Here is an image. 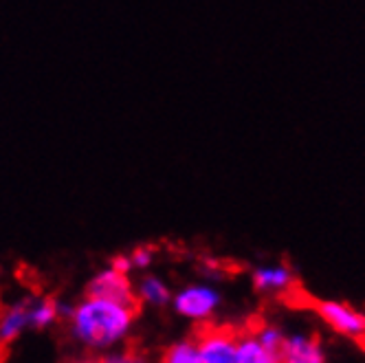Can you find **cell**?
Segmentation results:
<instances>
[{"label":"cell","instance_id":"obj_1","mask_svg":"<svg viewBox=\"0 0 365 363\" xmlns=\"http://www.w3.org/2000/svg\"><path fill=\"white\" fill-rule=\"evenodd\" d=\"M68 319L71 332L77 342L93 350H108L119 346L133 330L137 304L86 295L71 308Z\"/></svg>","mask_w":365,"mask_h":363},{"label":"cell","instance_id":"obj_2","mask_svg":"<svg viewBox=\"0 0 365 363\" xmlns=\"http://www.w3.org/2000/svg\"><path fill=\"white\" fill-rule=\"evenodd\" d=\"M315 313L336 334L348 337L352 342H365V313L348 302L319 300L315 302Z\"/></svg>","mask_w":365,"mask_h":363},{"label":"cell","instance_id":"obj_3","mask_svg":"<svg viewBox=\"0 0 365 363\" xmlns=\"http://www.w3.org/2000/svg\"><path fill=\"white\" fill-rule=\"evenodd\" d=\"M174 310L185 319L192 322H207L212 319L220 306V293L212 284H190L172 295Z\"/></svg>","mask_w":365,"mask_h":363},{"label":"cell","instance_id":"obj_4","mask_svg":"<svg viewBox=\"0 0 365 363\" xmlns=\"http://www.w3.org/2000/svg\"><path fill=\"white\" fill-rule=\"evenodd\" d=\"M240 332L229 326H207L198 332L196 346L200 363H238Z\"/></svg>","mask_w":365,"mask_h":363},{"label":"cell","instance_id":"obj_5","mask_svg":"<svg viewBox=\"0 0 365 363\" xmlns=\"http://www.w3.org/2000/svg\"><path fill=\"white\" fill-rule=\"evenodd\" d=\"M88 295L106 297V300H115V302H125V304H137L135 284L130 282V273H125L113 265L108 269L99 271L91 280Z\"/></svg>","mask_w":365,"mask_h":363},{"label":"cell","instance_id":"obj_6","mask_svg":"<svg viewBox=\"0 0 365 363\" xmlns=\"http://www.w3.org/2000/svg\"><path fill=\"white\" fill-rule=\"evenodd\" d=\"M279 363H328L322 342L315 334H286L279 350Z\"/></svg>","mask_w":365,"mask_h":363},{"label":"cell","instance_id":"obj_7","mask_svg":"<svg viewBox=\"0 0 365 363\" xmlns=\"http://www.w3.org/2000/svg\"><path fill=\"white\" fill-rule=\"evenodd\" d=\"M251 284L259 293H275V295L289 293L291 289H295V273L286 265L257 267L251 273Z\"/></svg>","mask_w":365,"mask_h":363},{"label":"cell","instance_id":"obj_8","mask_svg":"<svg viewBox=\"0 0 365 363\" xmlns=\"http://www.w3.org/2000/svg\"><path fill=\"white\" fill-rule=\"evenodd\" d=\"M27 328H34L31 300H22V302L9 306L5 313L0 315V344L7 346V344L16 342Z\"/></svg>","mask_w":365,"mask_h":363},{"label":"cell","instance_id":"obj_9","mask_svg":"<svg viewBox=\"0 0 365 363\" xmlns=\"http://www.w3.org/2000/svg\"><path fill=\"white\" fill-rule=\"evenodd\" d=\"M238 363H279V354L259 344L255 332L249 330V332H240Z\"/></svg>","mask_w":365,"mask_h":363},{"label":"cell","instance_id":"obj_10","mask_svg":"<svg viewBox=\"0 0 365 363\" xmlns=\"http://www.w3.org/2000/svg\"><path fill=\"white\" fill-rule=\"evenodd\" d=\"M135 295H137V302L148 304V306H165L168 302H172L170 287L156 275L141 277V282L135 287Z\"/></svg>","mask_w":365,"mask_h":363},{"label":"cell","instance_id":"obj_11","mask_svg":"<svg viewBox=\"0 0 365 363\" xmlns=\"http://www.w3.org/2000/svg\"><path fill=\"white\" fill-rule=\"evenodd\" d=\"M161 363H200L196 339H185L170 346L161 359Z\"/></svg>","mask_w":365,"mask_h":363},{"label":"cell","instance_id":"obj_12","mask_svg":"<svg viewBox=\"0 0 365 363\" xmlns=\"http://www.w3.org/2000/svg\"><path fill=\"white\" fill-rule=\"evenodd\" d=\"M253 332H255V337L259 339V344L267 346L269 350H273V352H277V354H279L282 344H284V339H286V334H284L279 328L269 326V324H262V326L253 328Z\"/></svg>","mask_w":365,"mask_h":363},{"label":"cell","instance_id":"obj_13","mask_svg":"<svg viewBox=\"0 0 365 363\" xmlns=\"http://www.w3.org/2000/svg\"><path fill=\"white\" fill-rule=\"evenodd\" d=\"M103 363H150V361L137 350H115L103 359Z\"/></svg>","mask_w":365,"mask_h":363},{"label":"cell","instance_id":"obj_14","mask_svg":"<svg viewBox=\"0 0 365 363\" xmlns=\"http://www.w3.org/2000/svg\"><path fill=\"white\" fill-rule=\"evenodd\" d=\"M128 257H130V265H133V269H148L152 265V260H154V251L150 247H139Z\"/></svg>","mask_w":365,"mask_h":363},{"label":"cell","instance_id":"obj_15","mask_svg":"<svg viewBox=\"0 0 365 363\" xmlns=\"http://www.w3.org/2000/svg\"><path fill=\"white\" fill-rule=\"evenodd\" d=\"M73 363H103V359H82V361H73Z\"/></svg>","mask_w":365,"mask_h":363},{"label":"cell","instance_id":"obj_16","mask_svg":"<svg viewBox=\"0 0 365 363\" xmlns=\"http://www.w3.org/2000/svg\"><path fill=\"white\" fill-rule=\"evenodd\" d=\"M361 346H363V348H365V342H363V344H361Z\"/></svg>","mask_w":365,"mask_h":363}]
</instances>
